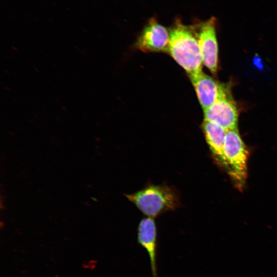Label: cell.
<instances>
[{"instance_id": "cell-7", "label": "cell", "mask_w": 277, "mask_h": 277, "mask_svg": "<svg viewBox=\"0 0 277 277\" xmlns=\"http://www.w3.org/2000/svg\"><path fill=\"white\" fill-rule=\"evenodd\" d=\"M137 241L149 255L153 277H157V228L152 217L143 219L137 227Z\"/></svg>"}, {"instance_id": "cell-10", "label": "cell", "mask_w": 277, "mask_h": 277, "mask_svg": "<svg viewBox=\"0 0 277 277\" xmlns=\"http://www.w3.org/2000/svg\"><path fill=\"white\" fill-rule=\"evenodd\" d=\"M254 60V63L256 66H257L259 68L262 66L261 63V60H259V58H255Z\"/></svg>"}, {"instance_id": "cell-8", "label": "cell", "mask_w": 277, "mask_h": 277, "mask_svg": "<svg viewBox=\"0 0 277 277\" xmlns=\"http://www.w3.org/2000/svg\"><path fill=\"white\" fill-rule=\"evenodd\" d=\"M203 110L212 105L219 98L223 84L201 71L189 76Z\"/></svg>"}, {"instance_id": "cell-5", "label": "cell", "mask_w": 277, "mask_h": 277, "mask_svg": "<svg viewBox=\"0 0 277 277\" xmlns=\"http://www.w3.org/2000/svg\"><path fill=\"white\" fill-rule=\"evenodd\" d=\"M193 28L199 41L203 64L212 74H216L219 58L215 18L211 17Z\"/></svg>"}, {"instance_id": "cell-9", "label": "cell", "mask_w": 277, "mask_h": 277, "mask_svg": "<svg viewBox=\"0 0 277 277\" xmlns=\"http://www.w3.org/2000/svg\"><path fill=\"white\" fill-rule=\"evenodd\" d=\"M202 127L214 157L227 173L228 166L225 154V140L227 130L215 123L206 120H204Z\"/></svg>"}, {"instance_id": "cell-4", "label": "cell", "mask_w": 277, "mask_h": 277, "mask_svg": "<svg viewBox=\"0 0 277 277\" xmlns=\"http://www.w3.org/2000/svg\"><path fill=\"white\" fill-rule=\"evenodd\" d=\"M229 85L223 84L220 96L204 110V120L216 123L226 130L238 129L239 111Z\"/></svg>"}, {"instance_id": "cell-2", "label": "cell", "mask_w": 277, "mask_h": 277, "mask_svg": "<svg viewBox=\"0 0 277 277\" xmlns=\"http://www.w3.org/2000/svg\"><path fill=\"white\" fill-rule=\"evenodd\" d=\"M126 196L143 214L152 218L175 210L180 203L176 191L164 185L148 186Z\"/></svg>"}, {"instance_id": "cell-6", "label": "cell", "mask_w": 277, "mask_h": 277, "mask_svg": "<svg viewBox=\"0 0 277 277\" xmlns=\"http://www.w3.org/2000/svg\"><path fill=\"white\" fill-rule=\"evenodd\" d=\"M169 32L152 18L145 26L135 43V47L145 52L167 51Z\"/></svg>"}, {"instance_id": "cell-3", "label": "cell", "mask_w": 277, "mask_h": 277, "mask_svg": "<svg viewBox=\"0 0 277 277\" xmlns=\"http://www.w3.org/2000/svg\"><path fill=\"white\" fill-rule=\"evenodd\" d=\"M225 154L228 166L227 173L235 187L242 191L247 177L248 151L238 129L227 130Z\"/></svg>"}, {"instance_id": "cell-1", "label": "cell", "mask_w": 277, "mask_h": 277, "mask_svg": "<svg viewBox=\"0 0 277 277\" xmlns=\"http://www.w3.org/2000/svg\"><path fill=\"white\" fill-rule=\"evenodd\" d=\"M188 76L202 71L203 58L193 27L176 20L169 31L167 51Z\"/></svg>"}]
</instances>
